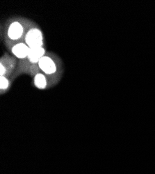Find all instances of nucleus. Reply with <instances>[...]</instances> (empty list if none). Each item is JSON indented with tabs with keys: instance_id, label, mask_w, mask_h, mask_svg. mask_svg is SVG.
<instances>
[{
	"instance_id": "1",
	"label": "nucleus",
	"mask_w": 155,
	"mask_h": 174,
	"mask_svg": "<svg viewBox=\"0 0 155 174\" xmlns=\"http://www.w3.org/2000/svg\"><path fill=\"white\" fill-rule=\"evenodd\" d=\"M25 43L29 48H40L43 45V35L40 29H31L25 35Z\"/></svg>"
},
{
	"instance_id": "2",
	"label": "nucleus",
	"mask_w": 155,
	"mask_h": 174,
	"mask_svg": "<svg viewBox=\"0 0 155 174\" xmlns=\"http://www.w3.org/2000/svg\"><path fill=\"white\" fill-rule=\"evenodd\" d=\"M38 67L46 75H53L56 71V63L52 58L44 56L38 62Z\"/></svg>"
},
{
	"instance_id": "3",
	"label": "nucleus",
	"mask_w": 155,
	"mask_h": 174,
	"mask_svg": "<svg viewBox=\"0 0 155 174\" xmlns=\"http://www.w3.org/2000/svg\"><path fill=\"white\" fill-rule=\"evenodd\" d=\"M8 36L12 40L20 39L24 34V28L19 22H13L10 25L8 29Z\"/></svg>"
},
{
	"instance_id": "4",
	"label": "nucleus",
	"mask_w": 155,
	"mask_h": 174,
	"mask_svg": "<svg viewBox=\"0 0 155 174\" xmlns=\"http://www.w3.org/2000/svg\"><path fill=\"white\" fill-rule=\"evenodd\" d=\"M30 48L26 43H18L15 44L12 48V52L17 58L24 59L28 57Z\"/></svg>"
},
{
	"instance_id": "5",
	"label": "nucleus",
	"mask_w": 155,
	"mask_h": 174,
	"mask_svg": "<svg viewBox=\"0 0 155 174\" xmlns=\"http://www.w3.org/2000/svg\"><path fill=\"white\" fill-rule=\"evenodd\" d=\"M45 50L43 47L30 48L27 58L31 64H38L39 61L43 56H45Z\"/></svg>"
},
{
	"instance_id": "6",
	"label": "nucleus",
	"mask_w": 155,
	"mask_h": 174,
	"mask_svg": "<svg viewBox=\"0 0 155 174\" xmlns=\"http://www.w3.org/2000/svg\"><path fill=\"white\" fill-rule=\"evenodd\" d=\"M34 84L39 89H45L48 85L45 76L42 73L36 74L34 77Z\"/></svg>"
},
{
	"instance_id": "7",
	"label": "nucleus",
	"mask_w": 155,
	"mask_h": 174,
	"mask_svg": "<svg viewBox=\"0 0 155 174\" xmlns=\"http://www.w3.org/2000/svg\"><path fill=\"white\" fill-rule=\"evenodd\" d=\"M0 87L1 91H5L9 87V81L5 76H1L0 77Z\"/></svg>"
},
{
	"instance_id": "8",
	"label": "nucleus",
	"mask_w": 155,
	"mask_h": 174,
	"mask_svg": "<svg viewBox=\"0 0 155 174\" xmlns=\"http://www.w3.org/2000/svg\"><path fill=\"white\" fill-rule=\"evenodd\" d=\"M0 68H1V70H0V75H1V76H5L6 73V68L3 65L2 63L0 65Z\"/></svg>"
}]
</instances>
